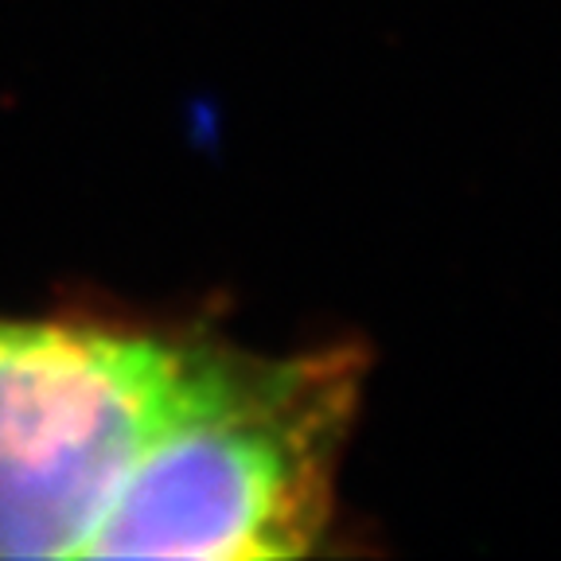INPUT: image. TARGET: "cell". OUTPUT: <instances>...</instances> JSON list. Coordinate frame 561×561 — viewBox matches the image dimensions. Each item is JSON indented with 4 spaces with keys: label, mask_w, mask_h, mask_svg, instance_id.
I'll return each instance as SVG.
<instances>
[{
    "label": "cell",
    "mask_w": 561,
    "mask_h": 561,
    "mask_svg": "<svg viewBox=\"0 0 561 561\" xmlns=\"http://www.w3.org/2000/svg\"><path fill=\"white\" fill-rule=\"evenodd\" d=\"M367 367L355 343L257 355L210 335L184 402L110 507L90 558L312 553L332 530Z\"/></svg>",
    "instance_id": "6da1fadb"
},
{
    "label": "cell",
    "mask_w": 561,
    "mask_h": 561,
    "mask_svg": "<svg viewBox=\"0 0 561 561\" xmlns=\"http://www.w3.org/2000/svg\"><path fill=\"white\" fill-rule=\"evenodd\" d=\"M210 335L102 308L0 312V558H90Z\"/></svg>",
    "instance_id": "7a4b0ae2"
}]
</instances>
